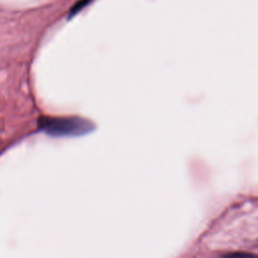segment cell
<instances>
[{
    "instance_id": "1",
    "label": "cell",
    "mask_w": 258,
    "mask_h": 258,
    "mask_svg": "<svg viewBox=\"0 0 258 258\" xmlns=\"http://www.w3.org/2000/svg\"><path fill=\"white\" fill-rule=\"evenodd\" d=\"M43 127L50 134H58V135L78 134L79 131L84 132L86 129V125L83 121L68 120V119L46 120L45 122H43Z\"/></svg>"
},
{
    "instance_id": "2",
    "label": "cell",
    "mask_w": 258,
    "mask_h": 258,
    "mask_svg": "<svg viewBox=\"0 0 258 258\" xmlns=\"http://www.w3.org/2000/svg\"><path fill=\"white\" fill-rule=\"evenodd\" d=\"M92 1L93 0H79V1H77L70 10V16H73V15L77 14L78 12H80L82 9L87 7Z\"/></svg>"
}]
</instances>
